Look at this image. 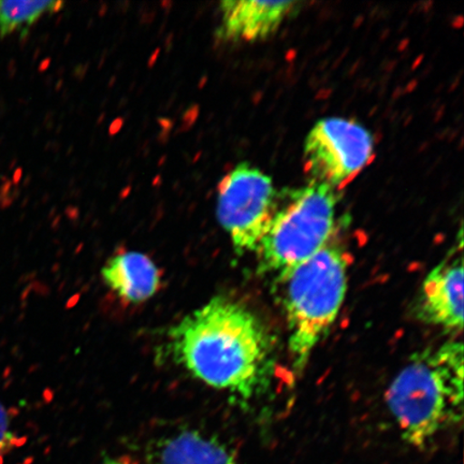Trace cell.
<instances>
[{
	"label": "cell",
	"mask_w": 464,
	"mask_h": 464,
	"mask_svg": "<svg viewBox=\"0 0 464 464\" xmlns=\"http://www.w3.org/2000/svg\"><path fill=\"white\" fill-rule=\"evenodd\" d=\"M63 7V2L0 0V34L7 36L19 29L31 27L44 15L55 14Z\"/></svg>",
	"instance_id": "8fae6325"
},
{
	"label": "cell",
	"mask_w": 464,
	"mask_h": 464,
	"mask_svg": "<svg viewBox=\"0 0 464 464\" xmlns=\"http://www.w3.org/2000/svg\"><path fill=\"white\" fill-rule=\"evenodd\" d=\"M156 464H237L217 439L185 430L156 444Z\"/></svg>",
	"instance_id": "30bf717a"
},
{
	"label": "cell",
	"mask_w": 464,
	"mask_h": 464,
	"mask_svg": "<svg viewBox=\"0 0 464 464\" xmlns=\"http://www.w3.org/2000/svg\"><path fill=\"white\" fill-rule=\"evenodd\" d=\"M173 361L205 384L249 399L266 379L270 341L246 306L216 297L169 332Z\"/></svg>",
	"instance_id": "6da1fadb"
},
{
	"label": "cell",
	"mask_w": 464,
	"mask_h": 464,
	"mask_svg": "<svg viewBox=\"0 0 464 464\" xmlns=\"http://www.w3.org/2000/svg\"><path fill=\"white\" fill-rule=\"evenodd\" d=\"M103 464H124V463L121 462V460H107Z\"/></svg>",
	"instance_id": "4fadbf2b"
},
{
	"label": "cell",
	"mask_w": 464,
	"mask_h": 464,
	"mask_svg": "<svg viewBox=\"0 0 464 464\" xmlns=\"http://www.w3.org/2000/svg\"><path fill=\"white\" fill-rule=\"evenodd\" d=\"M277 208L272 179L248 162H240L218 185L217 217L235 252L255 253Z\"/></svg>",
	"instance_id": "5b68a950"
},
{
	"label": "cell",
	"mask_w": 464,
	"mask_h": 464,
	"mask_svg": "<svg viewBox=\"0 0 464 464\" xmlns=\"http://www.w3.org/2000/svg\"><path fill=\"white\" fill-rule=\"evenodd\" d=\"M461 342L450 341L416 353L388 388V409L405 442L425 448L463 413Z\"/></svg>",
	"instance_id": "7a4b0ae2"
},
{
	"label": "cell",
	"mask_w": 464,
	"mask_h": 464,
	"mask_svg": "<svg viewBox=\"0 0 464 464\" xmlns=\"http://www.w3.org/2000/svg\"><path fill=\"white\" fill-rule=\"evenodd\" d=\"M17 445V438L11 429L10 415L0 402V458L9 454Z\"/></svg>",
	"instance_id": "7c38bea8"
},
{
	"label": "cell",
	"mask_w": 464,
	"mask_h": 464,
	"mask_svg": "<svg viewBox=\"0 0 464 464\" xmlns=\"http://www.w3.org/2000/svg\"><path fill=\"white\" fill-rule=\"evenodd\" d=\"M348 260L329 243L284 282L288 350L295 372L305 369L313 350L338 317L347 290Z\"/></svg>",
	"instance_id": "277c9868"
},
{
	"label": "cell",
	"mask_w": 464,
	"mask_h": 464,
	"mask_svg": "<svg viewBox=\"0 0 464 464\" xmlns=\"http://www.w3.org/2000/svg\"><path fill=\"white\" fill-rule=\"evenodd\" d=\"M338 199L335 189L314 181L282 191L275 217L255 252L260 274L284 283L297 266L327 246L334 235Z\"/></svg>",
	"instance_id": "3957f363"
},
{
	"label": "cell",
	"mask_w": 464,
	"mask_h": 464,
	"mask_svg": "<svg viewBox=\"0 0 464 464\" xmlns=\"http://www.w3.org/2000/svg\"><path fill=\"white\" fill-rule=\"evenodd\" d=\"M106 285L130 304H141L153 297L160 285L158 266L147 255L126 252L116 255L103 266Z\"/></svg>",
	"instance_id": "9c48e42d"
},
{
	"label": "cell",
	"mask_w": 464,
	"mask_h": 464,
	"mask_svg": "<svg viewBox=\"0 0 464 464\" xmlns=\"http://www.w3.org/2000/svg\"><path fill=\"white\" fill-rule=\"evenodd\" d=\"M421 322L448 330L461 332L463 327L462 258L445 260L427 276L417 304Z\"/></svg>",
	"instance_id": "52a82bcc"
},
{
	"label": "cell",
	"mask_w": 464,
	"mask_h": 464,
	"mask_svg": "<svg viewBox=\"0 0 464 464\" xmlns=\"http://www.w3.org/2000/svg\"><path fill=\"white\" fill-rule=\"evenodd\" d=\"M298 2L226 0L219 5L222 22L218 37L225 42H259L274 34Z\"/></svg>",
	"instance_id": "ba28073f"
},
{
	"label": "cell",
	"mask_w": 464,
	"mask_h": 464,
	"mask_svg": "<svg viewBox=\"0 0 464 464\" xmlns=\"http://www.w3.org/2000/svg\"><path fill=\"white\" fill-rule=\"evenodd\" d=\"M374 154L373 137L355 121L319 120L304 141V162L311 181L334 189L352 181Z\"/></svg>",
	"instance_id": "8992f818"
}]
</instances>
